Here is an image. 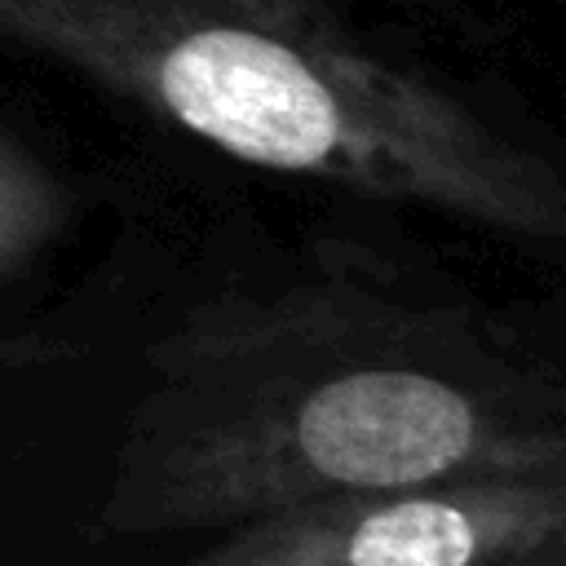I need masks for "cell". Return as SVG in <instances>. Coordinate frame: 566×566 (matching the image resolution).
I'll list each match as a JSON object with an SVG mask.
<instances>
[{
	"label": "cell",
	"mask_w": 566,
	"mask_h": 566,
	"mask_svg": "<svg viewBox=\"0 0 566 566\" xmlns=\"http://www.w3.org/2000/svg\"><path fill=\"white\" fill-rule=\"evenodd\" d=\"M53 57L270 172L566 243V159L517 115L332 0H0Z\"/></svg>",
	"instance_id": "cell-2"
},
{
	"label": "cell",
	"mask_w": 566,
	"mask_h": 566,
	"mask_svg": "<svg viewBox=\"0 0 566 566\" xmlns=\"http://www.w3.org/2000/svg\"><path fill=\"white\" fill-rule=\"evenodd\" d=\"M111 491L133 531H226L327 500L491 473H566V349L469 296L327 265L195 305Z\"/></svg>",
	"instance_id": "cell-1"
},
{
	"label": "cell",
	"mask_w": 566,
	"mask_h": 566,
	"mask_svg": "<svg viewBox=\"0 0 566 566\" xmlns=\"http://www.w3.org/2000/svg\"><path fill=\"white\" fill-rule=\"evenodd\" d=\"M172 566H566V473L327 495L212 531Z\"/></svg>",
	"instance_id": "cell-3"
},
{
	"label": "cell",
	"mask_w": 566,
	"mask_h": 566,
	"mask_svg": "<svg viewBox=\"0 0 566 566\" xmlns=\"http://www.w3.org/2000/svg\"><path fill=\"white\" fill-rule=\"evenodd\" d=\"M71 221V190L0 128V296L53 248Z\"/></svg>",
	"instance_id": "cell-4"
}]
</instances>
